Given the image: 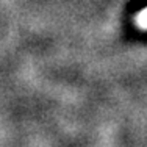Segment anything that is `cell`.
<instances>
[{
    "mask_svg": "<svg viewBox=\"0 0 147 147\" xmlns=\"http://www.w3.org/2000/svg\"><path fill=\"white\" fill-rule=\"evenodd\" d=\"M138 20H139V24H141V25L147 27V9H144V11H142L141 14H139Z\"/></svg>",
    "mask_w": 147,
    "mask_h": 147,
    "instance_id": "obj_1",
    "label": "cell"
}]
</instances>
